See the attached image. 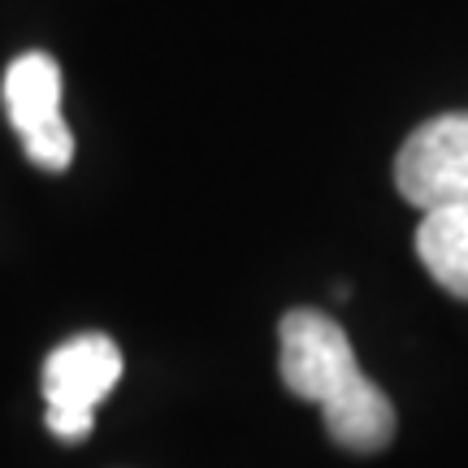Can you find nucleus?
Listing matches in <instances>:
<instances>
[{"mask_svg": "<svg viewBox=\"0 0 468 468\" xmlns=\"http://www.w3.org/2000/svg\"><path fill=\"white\" fill-rule=\"evenodd\" d=\"M395 186L420 213L468 204V113L430 117L395 156Z\"/></svg>", "mask_w": 468, "mask_h": 468, "instance_id": "20e7f679", "label": "nucleus"}, {"mask_svg": "<svg viewBox=\"0 0 468 468\" xmlns=\"http://www.w3.org/2000/svg\"><path fill=\"white\" fill-rule=\"evenodd\" d=\"M122 347L109 335H74L44 360V403L48 430L61 442H83L96 425V408L122 382Z\"/></svg>", "mask_w": 468, "mask_h": 468, "instance_id": "f03ea898", "label": "nucleus"}, {"mask_svg": "<svg viewBox=\"0 0 468 468\" xmlns=\"http://www.w3.org/2000/svg\"><path fill=\"white\" fill-rule=\"evenodd\" d=\"M5 113L22 134L31 165L61 174L74 161V134L61 117V66L48 52H22L5 69Z\"/></svg>", "mask_w": 468, "mask_h": 468, "instance_id": "7ed1b4c3", "label": "nucleus"}, {"mask_svg": "<svg viewBox=\"0 0 468 468\" xmlns=\"http://www.w3.org/2000/svg\"><path fill=\"white\" fill-rule=\"evenodd\" d=\"M278 368L295 399L321 408V420L343 452L378 455L395 438V408L373 378L360 373L347 330L317 308H291L278 325Z\"/></svg>", "mask_w": 468, "mask_h": 468, "instance_id": "f257e3e1", "label": "nucleus"}, {"mask_svg": "<svg viewBox=\"0 0 468 468\" xmlns=\"http://www.w3.org/2000/svg\"><path fill=\"white\" fill-rule=\"evenodd\" d=\"M417 256L442 291L468 300V204L425 213L417 226Z\"/></svg>", "mask_w": 468, "mask_h": 468, "instance_id": "39448f33", "label": "nucleus"}]
</instances>
